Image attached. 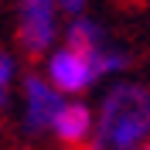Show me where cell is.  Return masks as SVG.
<instances>
[{"mask_svg":"<svg viewBox=\"0 0 150 150\" xmlns=\"http://www.w3.org/2000/svg\"><path fill=\"white\" fill-rule=\"evenodd\" d=\"M41 72H45V79L55 85L65 99H82L92 85L103 82V79H99L96 62L85 55V51L65 45V41H62V45H58L55 51L45 58V68H41Z\"/></svg>","mask_w":150,"mask_h":150,"instance_id":"obj_5","label":"cell"},{"mask_svg":"<svg viewBox=\"0 0 150 150\" xmlns=\"http://www.w3.org/2000/svg\"><path fill=\"white\" fill-rule=\"evenodd\" d=\"M65 96L45 79V72H28L21 79V130L24 137H51Z\"/></svg>","mask_w":150,"mask_h":150,"instance_id":"obj_4","label":"cell"},{"mask_svg":"<svg viewBox=\"0 0 150 150\" xmlns=\"http://www.w3.org/2000/svg\"><path fill=\"white\" fill-rule=\"evenodd\" d=\"M62 41L72 45V48H79V51H85V55L92 58L103 82H116V79H123V75L130 72V65H133V55L123 45L112 41V34L106 31L103 21L89 17V14L68 17L65 21V38H62Z\"/></svg>","mask_w":150,"mask_h":150,"instance_id":"obj_3","label":"cell"},{"mask_svg":"<svg viewBox=\"0 0 150 150\" xmlns=\"http://www.w3.org/2000/svg\"><path fill=\"white\" fill-rule=\"evenodd\" d=\"M65 17H79V14H89V0H58Z\"/></svg>","mask_w":150,"mask_h":150,"instance_id":"obj_8","label":"cell"},{"mask_svg":"<svg viewBox=\"0 0 150 150\" xmlns=\"http://www.w3.org/2000/svg\"><path fill=\"white\" fill-rule=\"evenodd\" d=\"M17 79H24L21 65H17V55L10 48H0V112L10 106V96L17 89Z\"/></svg>","mask_w":150,"mask_h":150,"instance_id":"obj_7","label":"cell"},{"mask_svg":"<svg viewBox=\"0 0 150 150\" xmlns=\"http://www.w3.org/2000/svg\"><path fill=\"white\" fill-rule=\"evenodd\" d=\"M92 133H96V109L85 99H65V106L55 116V126H51L55 143L68 150H85Z\"/></svg>","mask_w":150,"mask_h":150,"instance_id":"obj_6","label":"cell"},{"mask_svg":"<svg viewBox=\"0 0 150 150\" xmlns=\"http://www.w3.org/2000/svg\"><path fill=\"white\" fill-rule=\"evenodd\" d=\"M65 10L58 0H17L14 7V34L17 48L28 58L45 62L65 38Z\"/></svg>","mask_w":150,"mask_h":150,"instance_id":"obj_2","label":"cell"},{"mask_svg":"<svg viewBox=\"0 0 150 150\" xmlns=\"http://www.w3.org/2000/svg\"><path fill=\"white\" fill-rule=\"evenodd\" d=\"M150 147V85L116 79L96 106V133L85 150H147Z\"/></svg>","mask_w":150,"mask_h":150,"instance_id":"obj_1","label":"cell"},{"mask_svg":"<svg viewBox=\"0 0 150 150\" xmlns=\"http://www.w3.org/2000/svg\"><path fill=\"white\" fill-rule=\"evenodd\" d=\"M147 150H150V147H147Z\"/></svg>","mask_w":150,"mask_h":150,"instance_id":"obj_9","label":"cell"}]
</instances>
